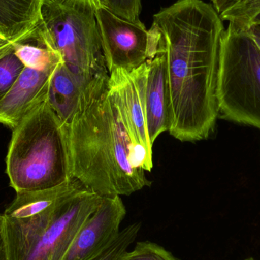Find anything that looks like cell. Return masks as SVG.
I'll return each mask as SVG.
<instances>
[{
    "label": "cell",
    "instance_id": "1",
    "mask_svg": "<svg viewBox=\"0 0 260 260\" xmlns=\"http://www.w3.org/2000/svg\"><path fill=\"white\" fill-rule=\"evenodd\" d=\"M151 30L166 56L169 133L181 142L207 139L219 114L216 97L223 21L202 0H179L154 15Z\"/></svg>",
    "mask_w": 260,
    "mask_h": 260
},
{
    "label": "cell",
    "instance_id": "2",
    "mask_svg": "<svg viewBox=\"0 0 260 260\" xmlns=\"http://www.w3.org/2000/svg\"><path fill=\"white\" fill-rule=\"evenodd\" d=\"M64 125L70 175L85 189L121 197L151 186L145 172L152 169V159L133 142L108 85L85 91Z\"/></svg>",
    "mask_w": 260,
    "mask_h": 260
},
{
    "label": "cell",
    "instance_id": "3",
    "mask_svg": "<svg viewBox=\"0 0 260 260\" xmlns=\"http://www.w3.org/2000/svg\"><path fill=\"white\" fill-rule=\"evenodd\" d=\"M6 174L15 192L44 190L73 180L65 125L47 100L12 129Z\"/></svg>",
    "mask_w": 260,
    "mask_h": 260
},
{
    "label": "cell",
    "instance_id": "4",
    "mask_svg": "<svg viewBox=\"0 0 260 260\" xmlns=\"http://www.w3.org/2000/svg\"><path fill=\"white\" fill-rule=\"evenodd\" d=\"M29 41L56 52L85 91L108 83L95 8L89 2L44 0L41 21Z\"/></svg>",
    "mask_w": 260,
    "mask_h": 260
},
{
    "label": "cell",
    "instance_id": "5",
    "mask_svg": "<svg viewBox=\"0 0 260 260\" xmlns=\"http://www.w3.org/2000/svg\"><path fill=\"white\" fill-rule=\"evenodd\" d=\"M102 200L83 188L33 216L3 215L9 259H63L81 226Z\"/></svg>",
    "mask_w": 260,
    "mask_h": 260
},
{
    "label": "cell",
    "instance_id": "6",
    "mask_svg": "<svg viewBox=\"0 0 260 260\" xmlns=\"http://www.w3.org/2000/svg\"><path fill=\"white\" fill-rule=\"evenodd\" d=\"M216 97L224 118L260 129V48L235 23L221 37Z\"/></svg>",
    "mask_w": 260,
    "mask_h": 260
},
{
    "label": "cell",
    "instance_id": "7",
    "mask_svg": "<svg viewBox=\"0 0 260 260\" xmlns=\"http://www.w3.org/2000/svg\"><path fill=\"white\" fill-rule=\"evenodd\" d=\"M95 16L109 74L117 69L131 71L157 54V38L142 21L122 18L103 6L96 8Z\"/></svg>",
    "mask_w": 260,
    "mask_h": 260
},
{
    "label": "cell",
    "instance_id": "8",
    "mask_svg": "<svg viewBox=\"0 0 260 260\" xmlns=\"http://www.w3.org/2000/svg\"><path fill=\"white\" fill-rule=\"evenodd\" d=\"M147 62L131 71L114 70L109 74L108 88L118 105L133 142L146 151L152 159V146L147 129Z\"/></svg>",
    "mask_w": 260,
    "mask_h": 260
},
{
    "label": "cell",
    "instance_id": "9",
    "mask_svg": "<svg viewBox=\"0 0 260 260\" xmlns=\"http://www.w3.org/2000/svg\"><path fill=\"white\" fill-rule=\"evenodd\" d=\"M126 215L120 197H102L96 210L81 226L62 260L95 259L116 239Z\"/></svg>",
    "mask_w": 260,
    "mask_h": 260
},
{
    "label": "cell",
    "instance_id": "10",
    "mask_svg": "<svg viewBox=\"0 0 260 260\" xmlns=\"http://www.w3.org/2000/svg\"><path fill=\"white\" fill-rule=\"evenodd\" d=\"M55 68L38 71L24 67L13 86L0 100V124L15 129L25 116L47 100Z\"/></svg>",
    "mask_w": 260,
    "mask_h": 260
},
{
    "label": "cell",
    "instance_id": "11",
    "mask_svg": "<svg viewBox=\"0 0 260 260\" xmlns=\"http://www.w3.org/2000/svg\"><path fill=\"white\" fill-rule=\"evenodd\" d=\"M145 103L148 136L151 145L159 136L169 131L171 123V102L167 75L166 56L161 50L147 61Z\"/></svg>",
    "mask_w": 260,
    "mask_h": 260
},
{
    "label": "cell",
    "instance_id": "12",
    "mask_svg": "<svg viewBox=\"0 0 260 260\" xmlns=\"http://www.w3.org/2000/svg\"><path fill=\"white\" fill-rule=\"evenodd\" d=\"M44 0H0V33L9 41L26 42L41 19Z\"/></svg>",
    "mask_w": 260,
    "mask_h": 260
},
{
    "label": "cell",
    "instance_id": "13",
    "mask_svg": "<svg viewBox=\"0 0 260 260\" xmlns=\"http://www.w3.org/2000/svg\"><path fill=\"white\" fill-rule=\"evenodd\" d=\"M76 179L56 187L44 190L16 192L13 201L3 215L8 218H24L41 213L57 204L69 196L83 189Z\"/></svg>",
    "mask_w": 260,
    "mask_h": 260
},
{
    "label": "cell",
    "instance_id": "14",
    "mask_svg": "<svg viewBox=\"0 0 260 260\" xmlns=\"http://www.w3.org/2000/svg\"><path fill=\"white\" fill-rule=\"evenodd\" d=\"M85 92V88L62 61L59 62L50 79L47 100L64 123L71 120Z\"/></svg>",
    "mask_w": 260,
    "mask_h": 260
},
{
    "label": "cell",
    "instance_id": "15",
    "mask_svg": "<svg viewBox=\"0 0 260 260\" xmlns=\"http://www.w3.org/2000/svg\"><path fill=\"white\" fill-rule=\"evenodd\" d=\"M35 45L26 42L14 43V53L26 68L38 71L54 69L62 61L60 56L39 43Z\"/></svg>",
    "mask_w": 260,
    "mask_h": 260
},
{
    "label": "cell",
    "instance_id": "16",
    "mask_svg": "<svg viewBox=\"0 0 260 260\" xmlns=\"http://www.w3.org/2000/svg\"><path fill=\"white\" fill-rule=\"evenodd\" d=\"M259 14L260 0H235L219 16L223 21L249 29L250 22Z\"/></svg>",
    "mask_w": 260,
    "mask_h": 260
},
{
    "label": "cell",
    "instance_id": "17",
    "mask_svg": "<svg viewBox=\"0 0 260 260\" xmlns=\"http://www.w3.org/2000/svg\"><path fill=\"white\" fill-rule=\"evenodd\" d=\"M24 69V64L14 53V47L0 59V100L9 92Z\"/></svg>",
    "mask_w": 260,
    "mask_h": 260
},
{
    "label": "cell",
    "instance_id": "18",
    "mask_svg": "<svg viewBox=\"0 0 260 260\" xmlns=\"http://www.w3.org/2000/svg\"><path fill=\"white\" fill-rule=\"evenodd\" d=\"M117 260H179L171 252L156 243L139 241L132 251L127 250Z\"/></svg>",
    "mask_w": 260,
    "mask_h": 260
},
{
    "label": "cell",
    "instance_id": "19",
    "mask_svg": "<svg viewBox=\"0 0 260 260\" xmlns=\"http://www.w3.org/2000/svg\"><path fill=\"white\" fill-rule=\"evenodd\" d=\"M141 223L130 224L120 231L112 244L98 257L92 260H117L122 253L127 250L128 247L136 241L141 229Z\"/></svg>",
    "mask_w": 260,
    "mask_h": 260
},
{
    "label": "cell",
    "instance_id": "20",
    "mask_svg": "<svg viewBox=\"0 0 260 260\" xmlns=\"http://www.w3.org/2000/svg\"><path fill=\"white\" fill-rule=\"evenodd\" d=\"M102 6L122 18L139 22L142 2L141 0H103Z\"/></svg>",
    "mask_w": 260,
    "mask_h": 260
},
{
    "label": "cell",
    "instance_id": "21",
    "mask_svg": "<svg viewBox=\"0 0 260 260\" xmlns=\"http://www.w3.org/2000/svg\"><path fill=\"white\" fill-rule=\"evenodd\" d=\"M0 260H10L9 251H8L7 242H6L3 216L0 220Z\"/></svg>",
    "mask_w": 260,
    "mask_h": 260
},
{
    "label": "cell",
    "instance_id": "22",
    "mask_svg": "<svg viewBox=\"0 0 260 260\" xmlns=\"http://www.w3.org/2000/svg\"><path fill=\"white\" fill-rule=\"evenodd\" d=\"M235 0H211L212 6L218 15H221Z\"/></svg>",
    "mask_w": 260,
    "mask_h": 260
},
{
    "label": "cell",
    "instance_id": "23",
    "mask_svg": "<svg viewBox=\"0 0 260 260\" xmlns=\"http://www.w3.org/2000/svg\"><path fill=\"white\" fill-rule=\"evenodd\" d=\"M249 31L260 48V26H252L249 28Z\"/></svg>",
    "mask_w": 260,
    "mask_h": 260
},
{
    "label": "cell",
    "instance_id": "24",
    "mask_svg": "<svg viewBox=\"0 0 260 260\" xmlns=\"http://www.w3.org/2000/svg\"><path fill=\"white\" fill-rule=\"evenodd\" d=\"M13 42H10L9 44H6L4 47L0 48V59L13 49Z\"/></svg>",
    "mask_w": 260,
    "mask_h": 260
},
{
    "label": "cell",
    "instance_id": "25",
    "mask_svg": "<svg viewBox=\"0 0 260 260\" xmlns=\"http://www.w3.org/2000/svg\"><path fill=\"white\" fill-rule=\"evenodd\" d=\"M252 26H260V14L256 15V16L253 18V21L250 22V27H251ZM250 27H249V28H250Z\"/></svg>",
    "mask_w": 260,
    "mask_h": 260
},
{
    "label": "cell",
    "instance_id": "26",
    "mask_svg": "<svg viewBox=\"0 0 260 260\" xmlns=\"http://www.w3.org/2000/svg\"><path fill=\"white\" fill-rule=\"evenodd\" d=\"M86 1L91 3L92 6L96 9V8L102 6V2H103V0H86Z\"/></svg>",
    "mask_w": 260,
    "mask_h": 260
},
{
    "label": "cell",
    "instance_id": "27",
    "mask_svg": "<svg viewBox=\"0 0 260 260\" xmlns=\"http://www.w3.org/2000/svg\"><path fill=\"white\" fill-rule=\"evenodd\" d=\"M11 41H8V40L5 39V38H0V48L4 47L6 44H9Z\"/></svg>",
    "mask_w": 260,
    "mask_h": 260
},
{
    "label": "cell",
    "instance_id": "28",
    "mask_svg": "<svg viewBox=\"0 0 260 260\" xmlns=\"http://www.w3.org/2000/svg\"><path fill=\"white\" fill-rule=\"evenodd\" d=\"M0 38H5L4 37H3V35H2L1 33H0ZM5 39H6V38H5Z\"/></svg>",
    "mask_w": 260,
    "mask_h": 260
},
{
    "label": "cell",
    "instance_id": "29",
    "mask_svg": "<svg viewBox=\"0 0 260 260\" xmlns=\"http://www.w3.org/2000/svg\"><path fill=\"white\" fill-rule=\"evenodd\" d=\"M246 260H256V259H253V258H249V259H247Z\"/></svg>",
    "mask_w": 260,
    "mask_h": 260
},
{
    "label": "cell",
    "instance_id": "30",
    "mask_svg": "<svg viewBox=\"0 0 260 260\" xmlns=\"http://www.w3.org/2000/svg\"><path fill=\"white\" fill-rule=\"evenodd\" d=\"M2 218H3V215H2V214H0V220L2 219Z\"/></svg>",
    "mask_w": 260,
    "mask_h": 260
}]
</instances>
